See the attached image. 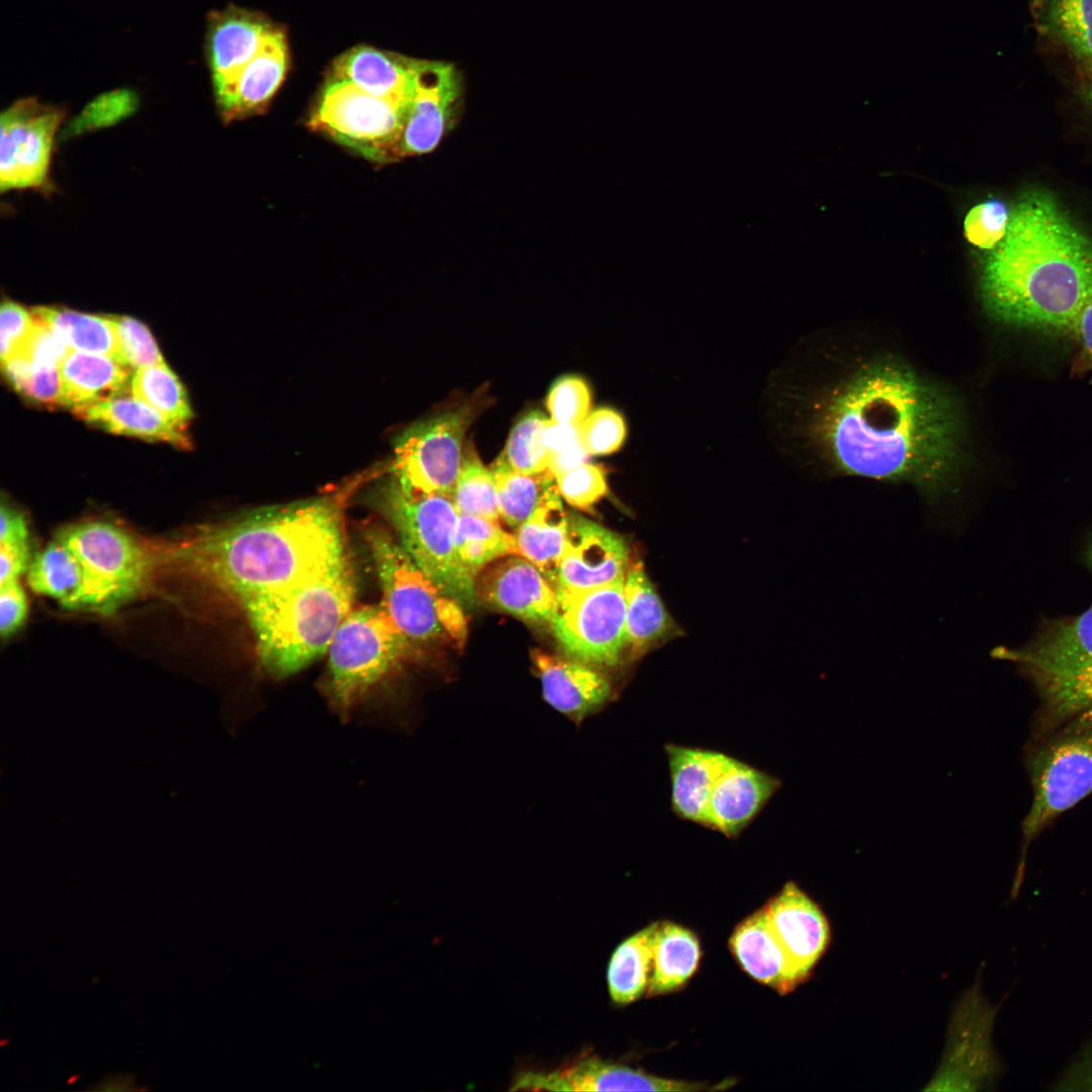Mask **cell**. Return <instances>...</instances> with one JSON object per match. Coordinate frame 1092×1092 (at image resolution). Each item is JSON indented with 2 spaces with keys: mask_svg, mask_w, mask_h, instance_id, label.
I'll return each mask as SVG.
<instances>
[{
  "mask_svg": "<svg viewBox=\"0 0 1092 1092\" xmlns=\"http://www.w3.org/2000/svg\"><path fill=\"white\" fill-rule=\"evenodd\" d=\"M821 403L816 431L834 471L907 482L930 499L964 465L963 425L950 395L896 358L844 376Z\"/></svg>",
  "mask_w": 1092,
  "mask_h": 1092,
  "instance_id": "1",
  "label": "cell"
},
{
  "mask_svg": "<svg viewBox=\"0 0 1092 1092\" xmlns=\"http://www.w3.org/2000/svg\"><path fill=\"white\" fill-rule=\"evenodd\" d=\"M351 485L334 494L263 507L204 526L174 556L241 606L283 592L348 558L343 504Z\"/></svg>",
  "mask_w": 1092,
  "mask_h": 1092,
  "instance_id": "2",
  "label": "cell"
},
{
  "mask_svg": "<svg viewBox=\"0 0 1092 1092\" xmlns=\"http://www.w3.org/2000/svg\"><path fill=\"white\" fill-rule=\"evenodd\" d=\"M979 287L995 320L1070 334L1092 294V241L1052 194L1029 190L1011 207L1005 236L983 259Z\"/></svg>",
  "mask_w": 1092,
  "mask_h": 1092,
  "instance_id": "3",
  "label": "cell"
},
{
  "mask_svg": "<svg viewBox=\"0 0 1092 1092\" xmlns=\"http://www.w3.org/2000/svg\"><path fill=\"white\" fill-rule=\"evenodd\" d=\"M355 590L346 558L299 584L243 605L264 671L287 677L326 654L353 610Z\"/></svg>",
  "mask_w": 1092,
  "mask_h": 1092,
  "instance_id": "4",
  "label": "cell"
},
{
  "mask_svg": "<svg viewBox=\"0 0 1092 1092\" xmlns=\"http://www.w3.org/2000/svg\"><path fill=\"white\" fill-rule=\"evenodd\" d=\"M992 654L1014 663L1032 684L1046 730L1092 726V603L1080 614L1043 623L1024 644Z\"/></svg>",
  "mask_w": 1092,
  "mask_h": 1092,
  "instance_id": "5",
  "label": "cell"
},
{
  "mask_svg": "<svg viewBox=\"0 0 1092 1092\" xmlns=\"http://www.w3.org/2000/svg\"><path fill=\"white\" fill-rule=\"evenodd\" d=\"M364 536L382 589L381 605L407 640H445L462 646L467 621L461 604L443 592L413 560L398 540L378 526Z\"/></svg>",
  "mask_w": 1092,
  "mask_h": 1092,
  "instance_id": "6",
  "label": "cell"
},
{
  "mask_svg": "<svg viewBox=\"0 0 1092 1092\" xmlns=\"http://www.w3.org/2000/svg\"><path fill=\"white\" fill-rule=\"evenodd\" d=\"M411 646L381 604L353 609L327 652L324 692L334 711L348 718L395 670Z\"/></svg>",
  "mask_w": 1092,
  "mask_h": 1092,
  "instance_id": "7",
  "label": "cell"
},
{
  "mask_svg": "<svg viewBox=\"0 0 1092 1092\" xmlns=\"http://www.w3.org/2000/svg\"><path fill=\"white\" fill-rule=\"evenodd\" d=\"M381 498L398 542L418 566L461 605H474V579L456 555L459 514L452 497L405 487L390 476Z\"/></svg>",
  "mask_w": 1092,
  "mask_h": 1092,
  "instance_id": "8",
  "label": "cell"
},
{
  "mask_svg": "<svg viewBox=\"0 0 1092 1092\" xmlns=\"http://www.w3.org/2000/svg\"><path fill=\"white\" fill-rule=\"evenodd\" d=\"M56 538L81 561L86 578L84 609L113 611L145 585L151 558L126 531L104 521H87L60 531Z\"/></svg>",
  "mask_w": 1092,
  "mask_h": 1092,
  "instance_id": "9",
  "label": "cell"
},
{
  "mask_svg": "<svg viewBox=\"0 0 1092 1092\" xmlns=\"http://www.w3.org/2000/svg\"><path fill=\"white\" fill-rule=\"evenodd\" d=\"M408 107L331 78L309 120L310 126L377 162L399 158Z\"/></svg>",
  "mask_w": 1092,
  "mask_h": 1092,
  "instance_id": "10",
  "label": "cell"
},
{
  "mask_svg": "<svg viewBox=\"0 0 1092 1092\" xmlns=\"http://www.w3.org/2000/svg\"><path fill=\"white\" fill-rule=\"evenodd\" d=\"M477 406L466 402L406 428L393 442L390 476L405 487L452 497Z\"/></svg>",
  "mask_w": 1092,
  "mask_h": 1092,
  "instance_id": "11",
  "label": "cell"
},
{
  "mask_svg": "<svg viewBox=\"0 0 1092 1092\" xmlns=\"http://www.w3.org/2000/svg\"><path fill=\"white\" fill-rule=\"evenodd\" d=\"M1032 788L1022 851L1058 816L1092 794V726L1057 732L1030 755Z\"/></svg>",
  "mask_w": 1092,
  "mask_h": 1092,
  "instance_id": "12",
  "label": "cell"
},
{
  "mask_svg": "<svg viewBox=\"0 0 1092 1092\" xmlns=\"http://www.w3.org/2000/svg\"><path fill=\"white\" fill-rule=\"evenodd\" d=\"M624 580L577 593L556 590L549 625L568 657L593 666L619 663L626 646Z\"/></svg>",
  "mask_w": 1092,
  "mask_h": 1092,
  "instance_id": "13",
  "label": "cell"
},
{
  "mask_svg": "<svg viewBox=\"0 0 1092 1092\" xmlns=\"http://www.w3.org/2000/svg\"><path fill=\"white\" fill-rule=\"evenodd\" d=\"M63 111L34 98L16 101L0 118V186L10 190L42 186Z\"/></svg>",
  "mask_w": 1092,
  "mask_h": 1092,
  "instance_id": "14",
  "label": "cell"
},
{
  "mask_svg": "<svg viewBox=\"0 0 1092 1092\" xmlns=\"http://www.w3.org/2000/svg\"><path fill=\"white\" fill-rule=\"evenodd\" d=\"M414 95L399 142V158L433 151L452 128L461 86L452 65L412 60Z\"/></svg>",
  "mask_w": 1092,
  "mask_h": 1092,
  "instance_id": "15",
  "label": "cell"
},
{
  "mask_svg": "<svg viewBox=\"0 0 1092 1092\" xmlns=\"http://www.w3.org/2000/svg\"><path fill=\"white\" fill-rule=\"evenodd\" d=\"M629 555L624 540L582 517H569L556 590L577 593L625 578Z\"/></svg>",
  "mask_w": 1092,
  "mask_h": 1092,
  "instance_id": "16",
  "label": "cell"
},
{
  "mask_svg": "<svg viewBox=\"0 0 1092 1092\" xmlns=\"http://www.w3.org/2000/svg\"><path fill=\"white\" fill-rule=\"evenodd\" d=\"M478 600L520 619L549 623L557 604L555 585L527 558L513 554L482 569L474 578Z\"/></svg>",
  "mask_w": 1092,
  "mask_h": 1092,
  "instance_id": "17",
  "label": "cell"
},
{
  "mask_svg": "<svg viewBox=\"0 0 1092 1092\" xmlns=\"http://www.w3.org/2000/svg\"><path fill=\"white\" fill-rule=\"evenodd\" d=\"M514 1089L566 1091H703V1083L665 1079L586 1056L550 1073L525 1072Z\"/></svg>",
  "mask_w": 1092,
  "mask_h": 1092,
  "instance_id": "18",
  "label": "cell"
},
{
  "mask_svg": "<svg viewBox=\"0 0 1092 1092\" xmlns=\"http://www.w3.org/2000/svg\"><path fill=\"white\" fill-rule=\"evenodd\" d=\"M532 657L544 701L572 722L584 721L611 701L610 680L593 665L541 650Z\"/></svg>",
  "mask_w": 1092,
  "mask_h": 1092,
  "instance_id": "19",
  "label": "cell"
},
{
  "mask_svg": "<svg viewBox=\"0 0 1092 1092\" xmlns=\"http://www.w3.org/2000/svg\"><path fill=\"white\" fill-rule=\"evenodd\" d=\"M763 907L776 936L806 980L829 943L826 917L794 882L787 883Z\"/></svg>",
  "mask_w": 1092,
  "mask_h": 1092,
  "instance_id": "20",
  "label": "cell"
},
{
  "mask_svg": "<svg viewBox=\"0 0 1092 1092\" xmlns=\"http://www.w3.org/2000/svg\"><path fill=\"white\" fill-rule=\"evenodd\" d=\"M781 786L778 778L732 757L713 789L705 827L738 837Z\"/></svg>",
  "mask_w": 1092,
  "mask_h": 1092,
  "instance_id": "21",
  "label": "cell"
},
{
  "mask_svg": "<svg viewBox=\"0 0 1092 1092\" xmlns=\"http://www.w3.org/2000/svg\"><path fill=\"white\" fill-rule=\"evenodd\" d=\"M664 749L673 813L680 819L706 826L713 789L732 757L720 751L674 743H667Z\"/></svg>",
  "mask_w": 1092,
  "mask_h": 1092,
  "instance_id": "22",
  "label": "cell"
},
{
  "mask_svg": "<svg viewBox=\"0 0 1092 1092\" xmlns=\"http://www.w3.org/2000/svg\"><path fill=\"white\" fill-rule=\"evenodd\" d=\"M729 946L747 974L780 994L791 992L805 980L776 936L764 907L736 926Z\"/></svg>",
  "mask_w": 1092,
  "mask_h": 1092,
  "instance_id": "23",
  "label": "cell"
},
{
  "mask_svg": "<svg viewBox=\"0 0 1092 1092\" xmlns=\"http://www.w3.org/2000/svg\"><path fill=\"white\" fill-rule=\"evenodd\" d=\"M274 29L259 16L236 8L211 16L207 51L215 91L257 55Z\"/></svg>",
  "mask_w": 1092,
  "mask_h": 1092,
  "instance_id": "24",
  "label": "cell"
},
{
  "mask_svg": "<svg viewBox=\"0 0 1092 1092\" xmlns=\"http://www.w3.org/2000/svg\"><path fill=\"white\" fill-rule=\"evenodd\" d=\"M287 68L284 35L274 29L257 55L222 88L215 91L228 119L258 111L280 86Z\"/></svg>",
  "mask_w": 1092,
  "mask_h": 1092,
  "instance_id": "25",
  "label": "cell"
},
{
  "mask_svg": "<svg viewBox=\"0 0 1092 1092\" xmlns=\"http://www.w3.org/2000/svg\"><path fill=\"white\" fill-rule=\"evenodd\" d=\"M79 419L107 432L170 443L190 449L187 427L176 424L132 395H119L72 411Z\"/></svg>",
  "mask_w": 1092,
  "mask_h": 1092,
  "instance_id": "26",
  "label": "cell"
},
{
  "mask_svg": "<svg viewBox=\"0 0 1092 1092\" xmlns=\"http://www.w3.org/2000/svg\"><path fill=\"white\" fill-rule=\"evenodd\" d=\"M60 405L72 411L129 392L131 368L107 356L70 349L59 366Z\"/></svg>",
  "mask_w": 1092,
  "mask_h": 1092,
  "instance_id": "27",
  "label": "cell"
},
{
  "mask_svg": "<svg viewBox=\"0 0 1092 1092\" xmlns=\"http://www.w3.org/2000/svg\"><path fill=\"white\" fill-rule=\"evenodd\" d=\"M332 78L348 81L377 97L410 107L414 95L412 59L373 48H355L334 64Z\"/></svg>",
  "mask_w": 1092,
  "mask_h": 1092,
  "instance_id": "28",
  "label": "cell"
},
{
  "mask_svg": "<svg viewBox=\"0 0 1092 1092\" xmlns=\"http://www.w3.org/2000/svg\"><path fill=\"white\" fill-rule=\"evenodd\" d=\"M1033 24L1078 71L1092 69V0H1029Z\"/></svg>",
  "mask_w": 1092,
  "mask_h": 1092,
  "instance_id": "29",
  "label": "cell"
},
{
  "mask_svg": "<svg viewBox=\"0 0 1092 1092\" xmlns=\"http://www.w3.org/2000/svg\"><path fill=\"white\" fill-rule=\"evenodd\" d=\"M569 518L558 488L552 490L514 534L518 555L534 563L555 585Z\"/></svg>",
  "mask_w": 1092,
  "mask_h": 1092,
  "instance_id": "30",
  "label": "cell"
},
{
  "mask_svg": "<svg viewBox=\"0 0 1092 1092\" xmlns=\"http://www.w3.org/2000/svg\"><path fill=\"white\" fill-rule=\"evenodd\" d=\"M700 957L699 940L691 930L668 921L656 922L646 994L657 996L682 987L696 972Z\"/></svg>",
  "mask_w": 1092,
  "mask_h": 1092,
  "instance_id": "31",
  "label": "cell"
},
{
  "mask_svg": "<svg viewBox=\"0 0 1092 1092\" xmlns=\"http://www.w3.org/2000/svg\"><path fill=\"white\" fill-rule=\"evenodd\" d=\"M626 646L640 656L671 629V620L641 562L628 568L624 580Z\"/></svg>",
  "mask_w": 1092,
  "mask_h": 1092,
  "instance_id": "32",
  "label": "cell"
},
{
  "mask_svg": "<svg viewBox=\"0 0 1092 1092\" xmlns=\"http://www.w3.org/2000/svg\"><path fill=\"white\" fill-rule=\"evenodd\" d=\"M26 578L34 593L55 599L65 608L84 609L86 578L83 565L58 538L31 560Z\"/></svg>",
  "mask_w": 1092,
  "mask_h": 1092,
  "instance_id": "33",
  "label": "cell"
},
{
  "mask_svg": "<svg viewBox=\"0 0 1092 1092\" xmlns=\"http://www.w3.org/2000/svg\"><path fill=\"white\" fill-rule=\"evenodd\" d=\"M31 312L48 325L70 349L107 356L123 364L108 315L54 306H36L31 308Z\"/></svg>",
  "mask_w": 1092,
  "mask_h": 1092,
  "instance_id": "34",
  "label": "cell"
},
{
  "mask_svg": "<svg viewBox=\"0 0 1092 1092\" xmlns=\"http://www.w3.org/2000/svg\"><path fill=\"white\" fill-rule=\"evenodd\" d=\"M500 519L518 528L555 488V475L546 469L524 473L512 469L500 457L491 468Z\"/></svg>",
  "mask_w": 1092,
  "mask_h": 1092,
  "instance_id": "35",
  "label": "cell"
},
{
  "mask_svg": "<svg viewBox=\"0 0 1092 1092\" xmlns=\"http://www.w3.org/2000/svg\"><path fill=\"white\" fill-rule=\"evenodd\" d=\"M656 922L624 940L614 951L608 968L611 998L628 1004L647 991L652 965V935Z\"/></svg>",
  "mask_w": 1092,
  "mask_h": 1092,
  "instance_id": "36",
  "label": "cell"
},
{
  "mask_svg": "<svg viewBox=\"0 0 1092 1092\" xmlns=\"http://www.w3.org/2000/svg\"><path fill=\"white\" fill-rule=\"evenodd\" d=\"M455 549L459 563L473 579L490 563L518 554L514 534L498 522L468 515L458 517Z\"/></svg>",
  "mask_w": 1092,
  "mask_h": 1092,
  "instance_id": "37",
  "label": "cell"
},
{
  "mask_svg": "<svg viewBox=\"0 0 1092 1092\" xmlns=\"http://www.w3.org/2000/svg\"><path fill=\"white\" fill-rule=\"evenodd\" d=\"M129 392L176 424L187 427L193 417L185 388L167 364L136 369Z\"/></svg>",
  "mask_w": 1092,
  "mask_h": 1092,
  "instance_id": "38",
  "label": "cell"
},
{
  "mask_svg": "<svg viewBox=\"0 0 1092 1092\" xmlns=\"http://www.w3.org/2000/svg\"><path fill=\"white\" fill-rule=\"evenodd\" d=\"M459 515L499 522L495 481L472 446L464 448L461 468L452 493Z\"/></svg>",
  "mask_w": 1092,
  "mask_h": 1092,
  "instance_id": "39",
  "label": "cell"
},
{
  "mask_svg": "<svg viewBox=\"0 0 1092 1092\" xmlns=\"http://www.w3.org/2000/svg\"><path fill=\"white\" fill-rule=\"evenodd\" d=\"M547 421L541 413L531 412L514 426L499 456L512 469L524 473L549 469L551 456L545 441Z\"/></svg>",
  "mask_w": 1092,
  "mask_h": 1092,
  "instance_id": "40",
  "label": "cell"
},
{
  "mask_svg": "<svg viewBox=\"0 0 1092 1092\" xmlns=\"http://www.w3.org/2000/svg\"><path fill=\"white\" fill-rule=\"evenodd\" d=\"M1 366L8 382L22 396L43 405H60L59 367L38 366L18 356Z\"/></svg>",
  "mask_w": 1092,
  "mask_h": 1092,
  "instance_id": "41",
  "label": "cell"
},
{
  "mask_svg": "<svg viewBox=\"0 0 1092 1092\" xmlns=\"http://www.w3.org/2000/svg\"><path fill=\"white\" fill-rule=\"evenodd\" d=\"M119 347L121 362L131 369L166 364L159 347L142 322L125 315H108Z\"/></svg>",
  "mask_w": 1092,
  "mask_h": 1092,
  "instance_id": "42",
  "label": "cell"
},
{
  "mask_svg": "<svg viewBox=\"0 0 1092 1092\" xmlns=\"http://www.w3.org/2000/svg\"><path fill=\"white\" fill-rule=\"evenodd\" d=\"M1011 208L998 199L986 200L970 209L964 221L968 241L981 250H993L1003 239Z\"/></svg>",
  "mask_w": 1092,
  "mask_h": 1092,
  "instance_id": "43",
  "label": "cell"
},
{
  "mask_svg": "<svg viewBox=\"0 0 1092 1092\" xmlns=\"http://www.w3.org/2000/svg\"><path fill=\"white\" fill-rule=\"evenodd\" d=\"M560 496L579 510H588L607 492L605 472L598 465L583 462L555 476Z\"/></svg>",
  "mask_w": 1092,
  "mask_h": 1092,
  "instance_id": "44",
  "label": "cell"
},
{
  "mask_svg": "<svg viewBox=\"0 0 1092 1092\" xmlns=\"http://www.w3.org/2000/svg\"><path fill=\"white\" fill-rule=\"evenodd\" d=\"M546 406L551 420L565 425L579 426L589 412V388L579 377L563 376L551 386Z\"/></svg>",
  "mask_w": 1092,
  "mask_h": 1092,
  "instance_id": "45",
  "label": "cell"
},
{
  "mask_svg": "<svg viewBox=\"0 0 1092 1092\" xmlns=\"http://www.w3.org/2000/svg\"><path fill=\"white\" fill-rule=\"evenodd\" d=\"M578 429L581 444L588 455H606L617 451L626 436L622 416L609 407L588 414Z\"/></svg>",
  "mask_w": 1092,
  "mask_h": 1092,
  "instance_id": "46",
  "label": "cell"
},
{
  "mask_svg": "<svg viewBox=\"0 0 1092 1092\" xmlns=\"http://www.w3.org/2000/svg\"><path fill=\"white\" fill-rule=\"evenodd\" d=\"M579 426H570L548 419L545 441L551 461L549 470L557 474L585 462L588 454L579 438Z\"/></svg>",
  "mask_w": 1092,
  "mask_h": 1092,
  "instance_id": "47",
  "label": "cell"
},
{
  "mask_svg": "<svg viewBox=\"0 0 1092 1092\" xmlns=\"http://www.w3.org/2000/svg\"><path fill=\"white\" fill-rule=\"evenodd\" d=\"M31 309H26L12 300H4L0 311V358L1 363L19 352L33 326Z\"/></svg>",
  "mask_w": 1092,
  "mask_h": 1092,
  "instance_id": "48",
  "label": "cell"
},
{
  "mask_svg": "<svg viewBox=\"0 0 1092 1092\" xmlns=\"http://www.w3.org/2000/svg\"><path fill=\"white\" fill-rule=\"evenodd\" d=\"M34 320L29 337L13 357H22L38 366L59 367L70 348L48 325L35 316Z\"/></svg>",
  "mask_w": 1092,
  "mask_h": 1092,
  "instance_id": "49",
  "label": "cell"
},
{
  "mask_svg": "<svg viewBox=\"0 0 1092 1092\" xmlns=\"http://www.w3.org/2000/svg\"><path fill=\"white\" fill-rule=\"evenodd\" d=\"M135 103V97L130 91H113L96 98L85 109L79 121L88 126L107 124L128 114Z\"/></svg>",
  "mask_w": 1092,
  "mask_h": 1092,
  "instance_id": "50",
  "label": "cell"
},
{
  "mask_svg": "<svg viewBox=\"0 0 1092 1092\" xmlns=\"http://www.w3.org/2000/svg\"><path fill=\"white\" fill-rule=\"evenodd\" d=\"M1050 1089L1053 1091H1092V1034Z\"/></svg>",
  "mask_w": 1092,
  "mask_h": 1092,
  "instance_id": "51",
  "label": "cell"
},
{
  "mask_svg": "<svg viewBox=\"0 0 1092 1092\" xmlns=\"http://www.w3.org/2000/svg\"><path fill=\"white\" fill-rule=\"evenodd\" d=\"M28 605L18 579L0 585V633L12 635L25 621Z\"/></svg>",
  "mask_w": 1092,
  "mask_h": 1092,
  "instance_id": "52",
  "label": "cell"
},
{
  "mask_svg": "<svg viewBox=\"0 0 1092 1092\" xmlns=\"http://www.w3.org/2000/svg\"><path fill=\"white\" fill-rule=\"evenodd\" d=\"M30 562L29 542L0 543V585L18 579Z\"/></svg>",
  "mask_w": 1092,
  "mask_h": 1092,
  "instance_id": "53",
  "label": "cell"
},
{
  "mask_svg": "<svg viewBox=\"0 0 1092 1092\" xmlns=\"http://www.w3.org/2000/svg\"><path fill=\"white\" fill-rule=\"evenodd\" d=\"M0 513V543L28 542V529L23 515L4 500Z\"/></svg>",
  "mask_w": 1092,
  "mask_h": 1092,
  "instance_id": "54",
  "label": "cell"
},
{
  "mask_svg": "<svg viewBox=\"0 0 1092 1092\" xmlns=\"http://www.w3.org/2000/svg\"><path fill=\"white\" fill-rule=\"evenodd\" d=\"M1070 334L1077 340L1082 358L1092 366V294L1078 313Z\"/></svg>",
  "mask_w": 1092,
  "mask_h": 1092,
  "instance_id": "55",
  "label": "cell"
},
{
  "mask_svg": "<svg viewBox=\"0 0 1092 1092\" xmlns=\"http://www.w3.org/2000/svg\"><path fill=\"white\" fill-rule=\"evenodd\" d=\"M1076 92L1079 99L1092 114V69L1078 71Z\"/></svg>",
  "mask_w": 1092,
  "mask_h": 1092,
  "instance_id": "56",
  "label": "cell"
},
{
  "mask_svg": "<svg viewBox=\"0 0 1092 1092\" xmlns=\"http://www.w3.org/2000/svg\"><path fill=\"white\" fill-rule=\"evenodd\" d=\"M1085 559H1086L1087 565L1089 566V568H1090V570L1092 572V536L1089 539V541L1087 543V546H1086Z\"/></svg>",
  "mask_w": 1092,
  "mask_h": 1092,
  "instance_id": "57",
  "label": "cell"
}]
</instances>
